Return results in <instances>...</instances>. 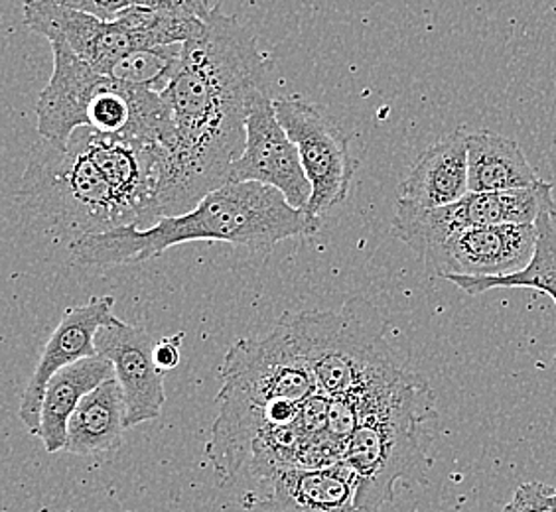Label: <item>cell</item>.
I'll return each mask as SVG.
<instances>
[{"label": "cell", "instance_id": "obj_27", "mask_svg": "<svg viewBox=\"0 0 556 512\" xmlns=\"http://www.w3.org/2000/svg\"><path fill=\"white\" fill-rule=\"evenodd\" d=\"M132 4L147 7V9H178L174 0H132Z\"/></svg>", "mask_w": 556, "mask_h": 512}, {"label": "cell", "instance_id": "obj_28", "mask_svg": "<svg viewBox=\"0 0 556 512\" xmlns=\"http://www.w3.org/2000/svg\"><path fill=\"white\" fill-rule=\"evenodd\" d=\"M551 509H553V512H556V491L553 495V499H551Z\"/></svg>", "mask_w": 556, "mask_h": 512}, {"label": "cell", "instance_id": "obj_29", "mask_svg": "<svg viewBox=\"0 0 556 512\" xmlns=\"http://www.w3.org/2000/svg\"><path fill=\"white\" fill-rule=\"evenodd\" d=\"M555 369H556V357H555Z\"/></svg>", "mask_w": 556, "mask_h": 512}, {"label": "cell", "instance_id": "obj_25", "mask_svg": "<svg viewBox=\"0 0 556 512\" xmlns=\"http://www.w3.org/2000/svg\"><path fill=\"white\" fill-rule=\"evenodd\" d=\"M184 333L162 337L154 345V363L161 369L162 373L174 371L180 364V347H182Z\"/></svg>", "mask_w": 556, "mask_h": 512}, {"label": "cell", "instance_id": "obj_13", "mask_svg": "<svg viewBox=\"0 0 556 512\" xmlns=\"http://www.w3.org/2000/svg\"><path fill=\"white\" fill-rule=\"evenodd\" d=\"M21 2L24 24L33 33L48 38V42L64 43L101 74L109 75L118 60L140 50L139 40L117 21H105L50 0Z\"/></svg>", "mask_w": 556, "mask_h": 512}, {"label": "cell", "instance_id": "obj_24", "mask_svg": "<svg viewBox=\"0 0 556 512\" xmlns=\"http://www.w3.org/2000/svg\"><path fill=\"white\" fill-rule=\"evenodd\" d=\"M50 2L96 14L99 18H105V21H115L118 12L132 4V0H50Z\"/></svg>", "mask_w": 556, "mask_h": 512}, {"label": "cell", "instance_id": "obj_8", "mask_svg": "<svg viewBox=\"0 0 556 512\" xmlns=\"http://www.w3.org/2000/svg\"><path fill=\"white\" fill-rule=\"evenodd\" d=\"M553 190V183L541 182L535 188L515 192H470L460 202L434 209H418L396 202L393 235L422 256L460 231L493 225L535 223L545 209L556 207Z\"/></svg>", "mask_w": 556, "mask_h": 512}, {"label": "cell", "instance_id": "obj_9", "mask_svg": "<svg viewBox=\"0 0 556 512\" xmlns=\"http://www.w3.org/2000/svg\"><path fill=\"white\" fill-rule=\"evenodd\" d=\"M275 111L299 146L300 161L312 185V200L304 215L312 231L318 233L328 214L350 195L355 174L350 140L332 118L304 99H275Z\"/></svg>", "mask_w": 556, "mask_h": 512}, {"label": "cell", "instance_id": "obj_16", "mask_svg": "<svg viewBox=\"0 0 556 512\" xmlns=\"http://www.w3.org/2000/svg\"><path fill=\"white\" fill-rule=\"evenodd\" d=\"M468 193V132L454 130L422 152L401 183L396 202L434 209L460 202Z\"/></svg>", "mask_w": 556, "mask_h": 512}, {"label": "cell", "instance_id": "obj_20", "mask_svg": "<svg viewBox=\"0 0 556 512\" xmlns=\"http://www.w3.org/2000/svg\"><path fill=\"white\" fill-rule=\"evenodd\" d=\"M536 245L527 267L507 277H450L456 289L478 296L497 289H531L551 296L556 304V207H548L539 215Z\"/></svg>", "mask_w": 556, "mask_h": 512}, {"label": "cell", "instance_id": "obj_26", "mask_svg": "<svg viewBox=\"0 0 556 512\" xmlns=\"http://www.w3.org/2000/svg\"><path fill=\"white\" fill-rule=\"evenodd\" d=\"M174 2L178 4V9L190 12V14L202 18V21H205L217 9L215 0H174Z\"/></svg>", "mask_w": 556, "mask_h": 512}, {"label": "cell", "instance_id": "obj_4", "mask_svg": "<svg viewBox=\"0 0 556 512\" xmlns=\"http://www.w3.org/2000/svg\"><path fill=\"white\" fill-rule=\"evenodd\" d=\"M352 398L359 426L343 448V461L357 477L355 502L377 512L395 499V483L425 461L422 426L434 417V396L425 379L403 371Z\"/></svg>", "mask_w": 556, "mask_h": 512}, {"label": "cell", "instance_id": "obj_23", "mask_svg": "<svg viewBox=\"0 0 556 512\" xmlns=\"http://www.w3.org/2000/svg\"><path fill=\"white\" fill-rule=\"evenodd\" d=\"M556 489L541 481H529L517 487L511 501L502 512H553L551 499Z\"/></svg>", "mask_w": 556, "mask_h": 512}, {"label": "cell", "instance_id": "obj_2", "mask_svg": "<svg viewBox=\"0 0 556 512\" xmlns=\"http://www.w3.org/2000/svg\"><path fill=\"white\" fill-rule=\"evenodd\" d=\"M314 235L304 212L263 183H227L207 193L188 214L162 217L149 229L135 225L87 235L70 245L84 267H118L147 263L184 243H227L268 253L292 236Z\"/></svg>", "mask_w": 556, "mask_h": 512}, {"label": "cell", "instance_id": "obj_15", "mask_svg": "<svg viewBox=\"0 0 556 512\" xmlns=\"http://www.w3.org/2000/svg\"><path fill=\"white\" fill-rule=\"evenodd\" d=\"M357 477L345 461L285 471L251 512H367L355 502Z\"/></svg>", "mask_w": 556, "mask_h": 512}, {"label": "cell", "instance_id": "obj_10", "mask_svg": "<svg viewBox=\"0 0 556 512\" xmlns=\"http://www.w3.org/2000/svg\"><path fill=\"white\" fill-rule=\"evenodd\" d=\"M231 182L275 188L299 212H306L311 203L312 185L300 161L299 146L280 125L270 93H261L251 107L245 150L231 168Z\"/></svg>", "mask_w": 556, "mask_h": 512}, {"label": "cell", "instance_id": "obj_17", "mask_svg": "<svg viewBox=\"0 0 556 512\" xmlns=\"http://www.w3.org/2000/svg\"><path fill=\"white\" fill-rule=\"evenodd\" d=\"M127 405L117 379H109L79 402L67 426L64 451L79 458H108L125 439Z\"/></svg>", "mask_w": 556, "mask_h": 512}, {"label": "cell", "instance_id": "obj_6", "mask_svg": "<svg viewBox=\"0 0 556 512\" xmlns=\"http://www.w3.org/2000/svg\"><path fill=\"white\" fill-rule=\"evenodd\" d=\"M321 395H359L403 371L374 304L348 299L338 311L285 313Z\"/></svg>", "mask_w": 556, "mask_h": 512}, {"label": "cell", "instance_id": "obj_3", "mask_svg": "<svg viewBox=\"0 0 556 512\" xmlns=\"http://www.w3.org/2000/svg\"><path fill=\"white\" fill-rule=\"evenodd\" d=\"M50 48L54 72L36 103L40 139L67 146L79 128H91L103 137L154 142L170 154L176 135L164 95L115 81L64 43Z\"/></svg>", "mask_w": 556, "mask_h": 512}, {"label": "cell", "instance_id": "obj_1", "mask_svg": "<svg viewBox=\"0 0 556 512\" xmlns=\"http://www.w3.org/2000/svg\"><path fill=\"white\" fill-rule=\"evenodd\" d=\"M261 93H270L267 57L236 16L215 9L205 18L204 34L184 43L182 65L162 93L176 140L159 193L161 219L188 214L229 183L245 150L247 118Z\"/></svg>", "mask_w": 556, "mask_h": 512}, {"label": "cell", "instance_id": "obj_7", "mask_svg": "<svg viewBox=\"0 0 556 512\" xmlns=\"http://www.w3.org/2000/svg\"><path fill=\"white\" fill-rule=\"evenodd\" d=\"M219 376V412L280 424L294 422L304 402L320 393L285 316L265 337L233 343Z\"/></svg>", "mask_w": 556, "mask_h": 512}, {"label": "cell", "instance_id": "obj_19", "mask_svg": "<svg viewBox=\"0 0 556 512\" xmlns=\"http://www.w3.org/2000/svg\"><path fill=\"white\" fill-rule=\"evenodd\" d=\"M541 182L514 139L492 130L468 132L470 192H515L535 188Z\"/></svg>", "mask_w": 556, "mask_h": 512}, {"label": "cell", "instance_id": "obj_12", "mask_svg": "<svg viewBox=\"0 0 556 512\" xmlns=\"http://www.w3.org/2000/svg\"><path fill=\"white\" fill-rule=\"evenodd\" d=\"M113 296H93L86 304L65 310L64 318L46 343L22 395L18 417L33 436H38L40 432L46 386L65 367L99 355L96 347L97 333L118 320L113 313Z\"/></svg>", "mask_w": 556, "mask_h": 512}, {"label": "cell", "instance_id": "obj_14", "mask_svg": "<svg viewBox=\"0 0 556 512\" xmlns=\"http://www.w3.org/2000/svg\"><path fill=\"white\" fill-rule=\"evenodd\" d=\"M156 340L147 330L117 320L97 333L96 347L115 369L125 405L127 427L154 422L162 417L166 402L164 373L154 363Z\"/></svg>", "mask_w": 556, "mask_h": 512}, {"label": "cell", "instance_id": "obj_22", "mask_svg": "<svg viewBox=\"0 0 556 512\" xmlns=\"http://www.w3.org/2000/svg\"><path fill=\"white\" fill-rule=\"evenodd\" d=\"M184 43L140 48L118 60L109 77L127 86L142 87L152 93H164L182 65Z\"/></svg>", "mask_w": 556, "mask_h": 512}, {"label": "cell", "instance_id": "obj_21", "mask_svg": "<svg viewBox=\"0 0 556 512\" xmlns=\"http://www.w3.org/2000/svg\"><path fill=\"white\" fill-rule=\"evenodd\" d=\"M115 21L139 40L140 48L190 42L205 30V21L182 9H147L130 4L118 12Z\"/></svg>", "mask_w": 556, "mask_h": 512}, {"label": "cell", "instance_id": "obj_11", "mask_svg": "<svg viewBox=\"0 0 556 512\" xmlns=\"http://www.w3.org/2000/svg\"><path fill=\"white\" fill-rule=\"evenodd\" d=\"M535 245V223L493 225L454 233L420 258L440 278L507 277L531 263Z\"/></svg>", "mask_w": 556, "mask_h": 512}, {"label": "cell", "instance_id": "obj_5", "mask_svg": "<svg viewBox=\"0 0 556 512\" xmlns=\"http://www.w3.org/2000/svg\"><path fill=\"white\" fill-rule=\"evenodd\" d=\"M18 197L50 231L70 236L72 243L132 225L108 174L91 158L79 132L67 146L48 140L34 146Z\"/></svg>", "mask_w": 556, "mask_h": 512}, {"label": "cell", "instance_id": "obj_18", "mask_svg": "<svg viewBox=\"0 0 556 512\" xmlns=\"http://www.w3.org/2000/svg\"><path fill=\"white\" fill-rule=\"evenodd\" d=\"M115 379V369L105 357L97 355L79 363L70 364L52 376L46 386L42 414H40V438L48 453L65 448L67 426L79 402L99 384Z\"/></svg>", "mask_w": 556, "mask_h": 512}]
</instances>
